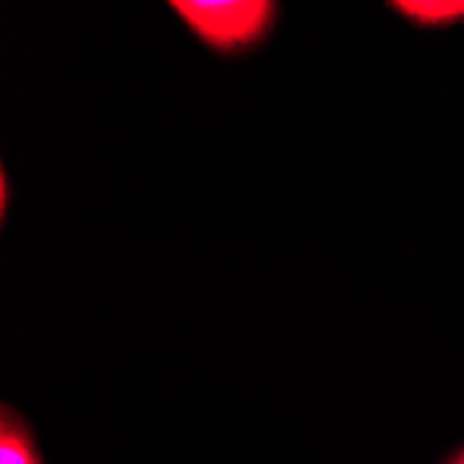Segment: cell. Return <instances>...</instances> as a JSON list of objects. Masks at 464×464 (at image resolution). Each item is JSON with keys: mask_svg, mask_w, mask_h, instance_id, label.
Wrapping results in <instances>:
<instances>
[{"mask_svg": "<svg viewBox=\"0 0 464 464\" xmlns=\"http://www.w3.org/2000/svg\"><path fill=\"white\" fill-rule=\"evenodd\" d=\"M0 464H42L28 429L6 406L0 420Z\"/></svg>", "mask_w": 464, "mask_h": 464, "instance_id": "3957f363", "label": "cell"}, {"mask_svg": "<svg viewBox=\"0 0 464 464\" xmlns=\"http://www.w3.org/2000/svg\"><path fill=\"white\" fill-rule=\"evenodd\" d=\"M173 9L208 48L223 53L256 45L276 17L270 0H176Z\"/></svg>", "mask_w": 464, "mask_h": 464, "instance_id": "6da1fadb", "label": "cell"}, {"mask_svg": "<svg viewBox=\"0 0 464 464\" xmlns=\"http://www.w3.org/2000/svg\"><path fill=\"white\" fill-rule=\"evenodd\" d=\"M453 464H464V453H461V456H459V459H456Z\"/></svg>", "mask_w": 464, "mask_h": 464, "instance_id": "277c9868", "label": "cell"}, {"mask_svg": "<svg viewBox=\"0 0 464 464\" xmlns=\"http://www.w3.org/2000/svg\"><path fill=\"white\" fill-rule=\"evenodd\" d=\"M392 9L426 28H442L464 20V0H398Z\"/></svg>", "mask_w": 464, "mask_h": 464, "instance_id": "7a4b0ae2", "label": "cell"}]
</instances>
